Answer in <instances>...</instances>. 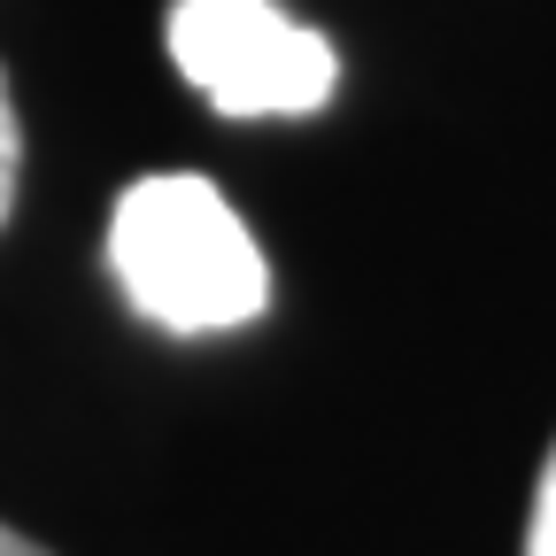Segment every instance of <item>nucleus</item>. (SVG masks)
I'll use <instances>...</instances> for the list:
<instances>
[{
    "instance_id": "obj_1",
    "label": "nucleus",
    "mask_w": 556,
    "mask_h": 556,
    "mask_svg": "<svg viewBox=\"0 0 556 556\" xmlns=\"http://www.w3.org/2000/svg\"><path fill=\"white\" fill-rule=\"evenodd\" d=\"M109 270L131 309L163 332H232L270 294L263 248L232 217V201L193 170H155L124 186L109 217Z\"/></svg>"
},
{
    "instance_id": "obj_2",
    "label": "nucleus",
    "mask_w": 556,
    "mask_h": 556,
    "mask_svg": "<svg viewBox=\"0 0 556 556\" xmlns=\"http://www.w3.org/2000/svg\"><path fill=\"white\" fill-rule=\"evenodd\" d=\"M170 62L217 116H309L340 86L325 31L294 24L278 0H178Z\"/></svg>"
},
{
    "instance_id": "obj_5",
    "label": "nucleus",
    "mask_w": 556,
    "mask_h": 556,
    "mask_svg": "<svg viewBox=\"0 0 556 556\" xmlns=\"http://www.w3.org/2000/svg\"><path fill=\"white\" fill-rule=\"evenodd\" d=\"M0 556H47L31 533H16V526H0Z\"/></svg>"
},
{
    "instance_id": "obj_3",
    "label": "nucleus",
    "mask_w": 556,
    "mask_h": 556,
    "mask_svg": "<svg viewBox=\"0 0 556 556\" xmlns=\"http://www.w3.org/2000/svg\"><path fill=\"white\" fill-rule=\"evenodd\" d=\"M526 556H556V441H548V464L533 479V518H526Z\"/></svg>"
},
{
    "instance_id": "obj_4",
    "label": "nucleus",
    "mask_w": 556,
    "mask_h": 556,
    "mask_svg": "<svg viewBox=\"0 0 556 556\" xmlns=\"http://www.w3.org/2000/svg\"><path fill=\"white\" fill-rule=\"evenodd\" d=\"M16 170H24V131H16L9 78H0V225H9V208H16Z\"/></svg>"
}]
</instances>
